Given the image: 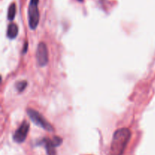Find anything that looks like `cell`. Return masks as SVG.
<instances>
[{
    "label": "cell",
    "mask_w": 155,
    "mask_h": 155,
    "mask_svg": "<svg viewBox=\"0 0 155 155\" xmlns=\"http://www.w3.org/2000/svg\"><path fill=\"white\" fill-rule=\"evenodd\" d=\"M29 129H30V124L27 121H24L19 128L16 130L13 136V139L17 143H22L25 141L28 134Z\"/></svg>",
    "instance_id": "5b68a950"
},
{
    "label": "cell",
    "mask_w": 155,
    "mask_h": 155,
    "mask_svg": "<svg viewBox=\"0 0 155 155\" xmlns=\"http://www.w3.org/2000/svg\"><path fill=\"white\" fill-rule=\"evenodd\" d=\"M131 138V132L127 128L115 131L110 145V155H123Z\"/></svg>",
    "instance_id": "6da1fadb"
},
{
    "label": "cell",
    "mask_w": 155,
    "mask_h": 155,
    "mask_svg": "<svg viewBox=\"0 0 155 155\" xmlns=\"http://www.w3.org/2000/svg\"><path fill=\"white\" fill-rule=\"evenodd\" d=\"M27 82L26 81H20L18 83H16V89L18 92H22L25 89V88L27 87Z\"/></svg>",
    "instance_id": "9c48e42d"
},
{
    "label": "cell",
    "mask_w": 155,
    "mask_h": 155,
    "mask_svg": "<svg viewBox=\"0 0 155 155\" xmlns=\"http://www.w3.org/2000/svg\"><path fill=\"white\" fill-rule=\"evenodd\" d=\"M42 143L45 146V150H46L47 154L48 155H56L55 151V145L53 144L52 140L45 139L42 141Z\"/></svg>",
    "instance_id": "8992f818"
},
{
    "label": "cell",
    "mask_w": 155,
    "mask_h": 155,
    "mask_svg": "<svg viewBox=\"0 0 155 155\" xmlns=\"http://www.w3.org/2000/svg\"><path fill=\"white\" fill-rule=\"evenodd\" d=\"M52 142H53V144H54V145H55V147L59 146V145H60L62 143V139H61L60 137H58V136H55V137L53 138Z\"/></svg>",
    "instance_id": "30bf717a"
},
{
    "label": "cell",
    "mask_w": 155,
    "mask_h": 155,
    "mask_svg": "<svg viewBox=\"0 0 155 155\" xmlns=\"http://www.w3.org/2000/svg\"><path fill=\"white\" fill-rule=\"evenodd\" d=\"M79 1H80V2H82V1H83V0H79Z\"/></svg>",
    "instance_id": "4fadbf2b"
},
{
    "label": "cell",
    "mask_w": 155,
    "mask_h": 155,
    "mask_svg": "<svg viewBox=\"0 0 155 155\" xmlns=\"http://www.w3.org/2000/svg\"><path fill=\"white\" fill-rule=\"evenodd\" d=\"M27 114H28L29 117L31 119V120L38 127H41V128L44 129L45 130L48 132H53L54 131V128L52 126L45 120V118L43 116L40 114L38 111L33 110V109L29 108L27 110Z\"/></svg>",
    "instance_id": "7a4b0ae2"
},
{
    "label": "cell",
    "mask_w": 155,
    "mask_h": 155,
    "mask_svg": "<svg viewBox=\"0 0 155 155\" xmlns=\"http://www.w3.org/2000/svg\"><path fill=\"white\" fill-rule=\"evenodd\" d=\"M27 46H28V43H27V42H26L25 45H24V50H23V53H24V54L26 52V51H27Z\"/></svg>",
    "instance_id": "8fae6325"
},
{
    "label": "cell",
    "mask_w": 155,
    "mask_h": 155,
    "mask_svg": "<svg viewBox=\"0 0 155 155\" xmlns=\"http://www.w3.org/2000/svg\"><path fill=\"white\" fill-rule=\"evenodd\" d=\"M15 14H16V5L15 3L10 5L8 11V19L9 21H12L15 18Z\"/></svg>",
    "instance_id": "ba28073f"
},
{
    "label": "cell",
    "mask_w": 155,
    "mask_h": 155,
    "mask_svg": "<svg viewBox=\"0 0 155 155\" xmlns=\"http://www.w3.org/2000/svg\"><path fill=\"white\" fill-rule=\"evenodd\" d=\"M18 33V27L14 23H11L8 27L7 36L9 39H15Z\"/></svg>",
    "instance_id": "52a82bcc"
},
{
    "label": "cell",
    "mask_w": 155,
    "mask_h": 155,
    "mask_svg": "<svg viewBox=\"0 0 155 155\" xmlns=\"http://www.w3.org/2000/svg\"><path fill=\"white\" fill-rule=\"evenodd\" d=\"M38 5L30 3L28 8V21L30 29L35 30L37 27L39 21V12Z\"/></svg>",
    "instance_id": "3957f363"
},
{
    "label": "cell",
    "mask_w": 155,
    "mask_h": 155,
    "mask_svg": "<svg viewBox=\"0 0 155 155\" xmlns=\"http://www.w3.org/2000/svg\"><path fill=\"white\" fill-rule=\"evenodd\" d=\"M38 2H39V0H30V3H33V4L38 5Z\"/></svg>",
    "instance_id": "7c38bea8"
},
{
    "label": "cell",
    "mask_w": 155,
    "mask_h": 155,
    "mask_svg": "<svg viewBox=\"0 0 155 155\" xmlns=\"http://www.w3.org/2000/svg\"><path fill=\"white\" fill-rule=\"evenodd\" d=\"M36 59L40 67H44L48 62V53L46 45L44 42H40L36 49Z\"/></svg>",
    "instance_id": "277c9868"
}]
</instances>
